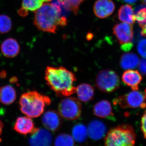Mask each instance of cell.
I'll return each mask as SVG.
<instances>
[{"label": "cell", "instance_id": "1", "mask_svg": "<svg viewBox=\"0 0 146 146\" xmlns=\"http://www.w3.org/2000/svg\"><path fill=\"white\" fill-rule=\"evenodd\" d=\"M61 6L58 0L52 3H45L35 11L34 25L42 31L55 33L58 27L65 26L68 23Z\"/></svg>", "mask_w": 146, "mask_h": 146}, {"label": "cell", "instance_id": "2", "mask_svg": "<svg viewBox=\"0 0 146 146\" xmlns=\"http://www.w3.org/2000/svg\"><path fill=\"white\" fill-rule=\"evenodd\" d=\"M45 79L47 85L58 97H68L76 93L74 83L75 75L63 67L48 66L45 70Z\"/></svg>", "mask_w": 146, "mask_h": 146}, {"label": "cell", "instance_id": "3", "mask_svg": "<svg viewBox=\"0 0 146 146\" xmlns=\"http://www.w3.org/2000/svg\"><path fill=\"white\" fill-rule=\"evenodd\" d=\"M51 104L48 97L36 91L24 93L19 100L21 112L30 118H36L42 115L45 107Z\"/></svg>", "mask_w": 146, "mask_h": 146}, {"label": "cell", "instance_id": "4", "mask_svg": "<svg viewBox=\"0 0 146 146\" xmlns=\"http://www.w3.org/2000/svg\"><path fill=\"white\" fill-rule=\"evenodd\" d=\"M136 134L132 126L121 125L113 128L108 133L105 146H134Z\"/></svg>", "mask_w": 146, "mask_h": 146}, {"label": "cell", "instance_id": "5", "mask_svg": "<svg viewBox=\"0 0 146 146\" xmlns=\"http://www.w3.org/2000/svg\"><path fill=\"white\" fill-rule=\"evenodd\" d=\"M96 86L100 91L111 93L119 88V78L111 70H104L98 74L96 79Z\"/></svg>", "mask_w": 146, "mask_h": 146}, {"label": "cell", "instance_id": "6", "mask_svg": "<svg viewBox=\"0 0 146 146\" xmlns=\"http://www.w3.org/2000/svg\"><path fill=\"white\" fill-rule=\"evenodd\" d=\"M113 104L119 106L123 108H145L146 107L145 94L138 90L131 91L116 98L113 100Z\"/></svg>", "mask_w": 146, "mask_h": 146}, {"label": "cell", "instance_id": "7", "mask_svg": "<svg viewBox=\"0 0 146 146\" xmlns=\"http://www.w3.org/2000/svg\"><path fill=\"white\" fill-rule=\"evenodd\" d=\"M58 110L61 117L65 119L70 121L76 120L81 115V103L76 98H65L62 100L58 105Z\"/></svg>", "mask_w": 146, "mask_h": 146}, {"label": "cell", "instance_id": "8", "mask_svg": "<svg viewBox=\"0 0 146 146\" xmlns=\"http://www.w3.org/2000/svg\"><path fill=\"white\" fill-rule=\"evenodd\" d=\"M113 34L124 51H128L133 47V29L132 26L127 23L117 24L113 29Z\"/></svg>", "mask_w": 146, "mask_h": 146}, {"label": "cell", "instance_id": "9", "mask_svg": "<svg viewBox=\"0 0 146 146\" xmlns=\"http://www.w3.org/2000/svg\"><path fill=\"white\" fill-rule=\"evenodd\" d=\"M52 136L49 131L35 128L29 138L30 146H51Z\"/></svg>", "mask_w": 146, "mask_h": 146}, {"label": "cell", "instance_id": "10", "mask_svg": "<svg viewBox=\"0 0 146 146\" xmlns=\"http://www.w3.org/2000/svg\"><path fill=\"white\" fill-rule=\"evenodd\" d=\"M115 7V4L111 0H98L94 5V13L98 18L104 19L110 16Z\"/></svg>", "mask_w": 146, "mask_h": 146}, {"label": "cell", "instance_id": "11", "mask_svg": "<svg viewBox=\"0 0 146 146\" xmlns=\"http://www.w3.org/2000/svg\"><path fill=\"white\" fill-rule=\"evenodd\" d=\"M42 121L47 129L52 131L58 130L62 124L61 116L54 110H49L45 112Z\"/></svg>", "mask_w": 146, "mask_h": 146}, {"label": "cell", "instance_id": "12", "mask_svg": "<svg viewBox=\"0 0 146 146\" xmlns=\"http://www.w3.org/2000/svg\"><path fill=\"white\" fill-rule=\"evenodd\" d=\"M142 79L141 74L138 71L134 70H127L122 76L123 82L130 87L133 91L138 90Z\"/></svg>", "mask_w": 146, "mask_h": 146}, {"label": "cell", "instance_id": "13", "mask_svg": "<svg viewBox=\"0 0 146 146\" xmlns=\"http://www.w3.org/2000/svg\"><path fill=\"white\" fill-rule=\"evenodd\" d=\"M94 115L102 118L114 120L112 106L109 101L106 100L100 101L96 104L94 108Z\"/></svg>", "mask_w": 146, "mask_h": 146}, {"label": "cell", "instance_id": "14", "mask_svg": "<svg viewBox=\"0 0 146 146\" xmlns=\"http://www.w3.org/2000/svg\"><path fill=\"white\" fill-rule=\"evenodd\" d=\"M107 128L104 123L99 120H95L89 123L88 133L89 137L94 140H99L105 135Z\"/></svg>", "mask_w": 146, "mask_h": 146}, {"label": "cell", "instance_id": "15", "mask_svg": "<svg viewBox=\"0 0 146 146\" xmlns=\"http://www.w3.org/2000/svg\"><path fill=\"white\" fill-rule=\"evenodd\" d=\"M13 129L16 132L20 134L27 135L32 133L35 127L33 121L27 116L17 118Z\"/></svg>", "mask_w": 146, "mask_h": 146}, {"label": "cell", "instance_id": "16", "mask_svg": "<svg viewBox=\"0 0 146 146\" xmlns=\"http://www.w3.org/2000/svg\"><path fill=\"white\" fill-rule=\"evenodd\" d=\"M1 51L5 57L13 58L17 56L20 51V46L16 39L9 38L5 39L1 45Z\"/></svg>", "mask_w": 146, "mask_h": 146}, {"label": "cell", "instance_id": "17", "mask_svg": "<svg viewBox=\"0 0 146 146\" xmlns=\"http://www.w3.org/2000/svg\"><path fill=\"white\" fill-rule=\"evenodd\" d=\"M52 0H23L22 7L18 11V14L23 17L28 14L29 11H36L45 3Z\"/></svg>", "mask_w": 146, "mask_h": 146}, {"label": "cell", "instance_id": "18", "mask_svg": "<svg viewBox=\"0 0 146 146\" xmlns=\"http://www.w3.org/2000/svg\"><path fill=\"white\" fill-rule=\"evenodd\" d=\"M16 98V90L10 85H5L0 88V102L5 105L13 104Z\"/></svg>", "mask_w": 146, "mask_h": 146}, {"label": "cell", "instance_id": "19", "mask_svg": "<svg viewBox=\"0 0 146 146\" xmlns=\"http://www.w3.org/2000/svg\"><path fill=\"white\" fill-rule=\"evenodd\" d=\"M138 56L132 52H127L123 54L120 59V66L123 70L134 69L139 64Z\"/></svg>", "mask_w": 146, "mask_h": 146}, {"label": "cell", "instance_id": "20", "mask_svg": "<svg viewBox=\"0 0 146 146\" xmlns=\"http://www.w3.org/2000/svg\"><path fill=\"white\" fill-rule=\"evenodd\" d=\"M79 99L86 102L91 101L94 98V87L89 84L82 83L76 87V91Z\"/></svg>", "mask_w": 146, "mask_h": 146}, {"label": "cell", "instance_id": "21", "mask_svg": "<svg viewBox=\"0 0 146 146\" xmlns=\"http://www.w3.org/2000/svg\"><path fill=\"white\" fill-rule=\"evenodd\" d=\"M118 16L120 21L129 24H133L136 21L133 9L128 5L121 7L118 11Z\"/></svg>", "mask_w": 146, "mask_h": 146}, {"label": "cell", "instance_id": "22", "mask_svg": "<svg viewBox=\"0 0 146 146\" xmlns=\"http://www.w3.org/2000/svg\"><path fill=\"white\" fill-rule=\"evenodd\" d=\"M73 138L78 143H83L87 138L88 130L86 127L82 124L76 125L72 130Z\"/></svg>", "mask_w": 146, "mask_h": 146}, {"label": "cell", "instance_id": "23", "mask_svg": "<svg viewBox=\"0 0 146 146\" xmlns=\"http://www.w3.org/2000/svg\"><path fill=\"white\" fill-rule=\"evenodd\" d=\"M135 20L141 27L146 23V6L144 4L137 5L133 11Z\"/></svg>", "mask_w": 146, "mask_h": 146}, {"label": "cell", "instance_id": "24", "mask_svg": "<svg viewBox=\"0 0 146 146\" xmlns=\"http://www.w3.org/2000/svg\"><path fill=\"white\" fill-rule=\"evenodd\" d=\"M68 11H71L75 14L78 13L79 7L85 0H58Z\"/></svg>", "mask_w": 146, "mask_h": 146}, {"label": "cell", "instance_id": "25", "mask_svg": "<svg viewBox=\"0 0 146 146\" xmlns=\"http://www.w3.org/2000/svg\"><path fill=\"white\" fill-rule=\"evenodd\" d=\"M74 139L72 136L66 133H62L56 138L55 146H74Z\"/></svg>", "mask_w": 146, "mask_h": 146}, {"label": "cell", "instance_id": "26", "mask_svg": "<svg viewBox=\"0 0 146 146\" xmlns=\"http://www.w3.org/2000/svg\"><path fill=\"white\" fill-rule=\"evenodd\" d=\"M12 28V22L9 16L5 15H0V33H7Z\"/></svg>", "mask_w": 146, "mask_h": 146}, {"label": "cell", "instance_id": "27", "mask_svg": "<svg viewBox=\"0 0 146 146\" xmlns=\"http://www.w3.org/2000/svg\"><path fill=\"white\" fill-rule=\"evenodd\" d=\"M137 50L141 56L146 58V39L140 40L137 45Z\"/></svg>", "mask_w": 146, "mask_h": 146}, {"label": "cell", "instance_id": "28", "mask_svg": "<svg viewBox=\"0 0 146 146\" xmlns=\"http://www.w3.org/2000/svg\"><path fill=\"white\" fill-rule=\"evenodd\" d=\"M141 129L144 137L146 139V110L141 119Z\"/></svg>", "mask_w": 146, "mask_h": 146}, {"label": "cell", "instance_id": "29", "mask_svg": "<svg viewBox=\"0 0 146 146\" xmlns=\"http://www.w3.org/2000/svg\"><path fill=\"white\" fill-rule=\"evenodd\" d=\"M138 65L140 72L144 75H146V58L142 59L139 61Z\"/></svg>", "mask_w": 146, "mask_h": 146}, {"label": "cell", "instance_id": "30", "mask_svg": "<svg viewBox=\"0 0 146 146\" xmlns=\"http://www.w3.org/2000/svg\"><path fill=\"white\" fill-rule=\"evenodd\" d=\"M142 30L141 31V35L142 36H146V23L144 25L143 27H142Z\"/></svg>", "mask_w": 146, "mask_h": 146}, {"label": "cell", "instance_id": "31", "mask_svg": "<svg viewBox=\"0 0 146 146\" xmlns=\"http://www.w3.org/2000/svg\"><path fill=\"white\" fill-rule=\"evenodd\" d=\"M122 1L124 2L131 4H133L136 3L138 0H122Z\"/></svg>", "mask_w": 146, "mask_h": 146}, {"label": "cell", "instance_id": "32", "mask_svg": "<svg viewBox=\"0 0 146 146\" xmlns=\"http://www.w3.org/2000/svg\"><path fill=\"white\" fill-rule=\"evenodd\" d=\"M3 127V124L1 120L0 119V136H1L2 132ZM1 136H0V142H1Z\"/></svg>", "mask_w": 146, "mask_h": 146}, {"label": "cell", "instance_id": "33", "mask_svg": "<svg viewBox=\"0 0 146 146\" xmlns=\"http://www.w3.org/2000/svg\"><path fill=\"white\" fill-rule=\"evenodd\" d=\"M145 99H146V89H145Z\"/></svg>", "mask_w": 146, "mask_h": 146}, {"label": "cell", "instance_id": "34", "mask_svg": "<svg viewBox=\"0 0 146 146\" xmlns=\"http://www.w3.org/2000/svg\"><path fill=\"white\" fill-rule=\"evenodd\" d=\"M143 1L146 4V0H143Z\"/></svg>", "mask_w": 146, "mask_h": 146}]
</instances>
